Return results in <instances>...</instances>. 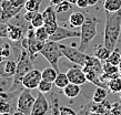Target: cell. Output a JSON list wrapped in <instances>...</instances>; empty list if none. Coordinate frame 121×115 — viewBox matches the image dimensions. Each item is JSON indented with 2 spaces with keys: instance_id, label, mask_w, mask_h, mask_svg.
Returning <instances> with one entry per match:
<instances>
[{
  "instance_id": "obj_8",
  "label": "cell",
  "mask_w": 121,
  "mask_h": 115,
  "mask_svg": "<svg viewBox=\"0 0 121 115\" xmlns=\"http://www.w3.org/2000/svg\"><path fill=\"white\" fill-rule=\"evenodd\" d=\"M81 36V31L80 30H71V29H67V28H62V27H58V29L55 33L49 37V40L51 41H56V42H59V41H62L65 39H71V38H80Z\"/></svg>"
},
{
  "instance_id": "obj_35",
  "label": "cell",
  "mask_w": 121,
  "mask_h": 115,
  "mask_svg": "<svg viewBox=\"0 0 121 115\" xmlns=\"http://www.w3.org/2000/svg\"><path fill=\"white\" fill-rule=\"evenodd\" d=\"M63 0H49V2H50V4L51 6H57V4H59L60 2H62Z\"/></svg>"
},
{
  "instance_id": "obj_22",
  "label": "cell",
  "mask_w": 121,
  "mask_h": 115,
  "mask_svg": "<svg viewBox=\"0 0 121 115\" xmlns=\"http://www.w3.org/2000/svg\"><path fill=\"white\" fill-rule=\"evenodd\" d=\"M107 61H108L109 63L113 64V65H118V67H119L121 64V53L118 51L117 49H114V50H112L110 56L108 58Z\"/></svg>"
},
{
  "instance_id": "obj_37",
  "label": "cell",
  "mask_w": 121,
  "mask_h": 115,
  "mask_svg": "<svg viewBox=\"0 0 121 115\" xmlns=\"http://www.w3.org/2000/svg\"><path fill=\"white\" fill-rule=\"evenodd\" d=\"M12 115H27V114H26V113H23V112L18 111V110H17L16 112H13V113H12Z\"/></svg>"
},
{
  "instance_id": "obj_17",
  "label": "cell",
  "mask_w": 121,
  "mask_h": 115,
  "mask_svg": "<svg viewBox=\"0 0 121 115\" xmlns=\"http://www.w3.org/2000/svg\"><path fill=\"white\" fill-rule=\"evenodd\" d=\"M13 76H0V92H9L13 85Z\"/></svg>"
},
{
  "instance_id": "obj_14",
  "label": "cell",
  "mask_w": 121,
  "mask_h": 115,
  "mask_svg": "<svg viewBox=\"0 0 121 115\" xmlns=\"http://www.w3.org/2000/svg\"><path fill=\"white\" fill-rule=\"evenodd\" d=\"M111 52H112V50H110V49H108L104 44H99L97 45L95 48V56H97L99 60H101V61H107L108 60V58L110 56Z\"/></svg>"
},
{
  "instance_id": "obj_23",
  "label": "cell",
  "mask_w": 121,
  "mask_h": 115,
  "mask_svg": "<svg viewBox=\"0 0 121 115\" xmlns=\"http://www.w3.org/2000/svg\"><path fill=\"white\" fill-rule=\"evenodd\" d=\"M42 0H27L25 8L27 11H38Z\"/></svg>"
},
{
  "instance_id": "obj_31",
  "label": "cell",
  "mask_w": 121,
  "mask_h": 115,
  "mask_svg": "<svg viewBox=\"0 0 121 115\" xmlns=\"http://www.w3.org/2000/svg\"><path fill=\"white\" fill-rule=\"evenodd\" d=\"M11 4L16 8H22L25 7V4H26L27 0H10Z\"/></svg>"
},
{
  "instance_id": "obj_9",
  "label": "cell",
  "mask_w": 121,
  "mask_h": 115,
  "mask_svg": "<svg viewBox=\"0 0 121 115\" xmlns=\"http://www.w3.org/2000/svg\"><path fill=\"white\" fill-rule=\"evenodd\" d=\"M67 75L69 78L70 83H74L78 85H83L84 83L88 81L83 70H82V67H80V65L70 67L69 70L67 71Z\"/></svg>"
},
{
  "instance_id": "obj_33",
  "label": "cell",
  "mask_w": 121,
  "mask_h": 115,
  "mask_svg": "<svg viewBox=\"0 0 121 115\" xmlns=\"http://www.w3.org/2000/svg\"><path fill=\"white\" fill-rule=\"evenodd\" d=\"M76 6H77L78 8H80V9H84V8H87L89 6L88 0H78Z\"/></svg>"
},
{
  "instance_id": "obj_36",
  "label": "cell",
  "mask_w": 121,
  "mask_h": 115,
  "mask_svg": "<svg viewBox=\"0 0 121 115\" xmlns=\"http://www.w3.org/2000/svg\"><path fill=\"white\" fill-rule=\"evenodd\" d=\"M98 1L99 0H88V4H89V6H95Z\"/></svg>"
},
{
  "instance_id": "obj_24",
  "label": "cell",
  "mask_w": 121,
  "mask_h": 115,
  "mask_svg": "<svg viewBox=\"0 0 121 115\" xmlns=\"http://www.w3.org/2000/svg\"><path fill=\"white\" fill-rule=\"evenodd\" d=\"M71 7H72V4H70L69 1H67V0H63L62 2H60L59 4L55 6L57 13H63V12L70 11V10H71Z\"/></svg>"
},
{
  "instance_id": "obj_16",
  "label": "cell",
  "mask_w": 121,
  "mask_h": 115,
  "mask_svg": "<svg viewBox=\"0 0 121 115\" xmlns=\"http://www.w3.org/2000/svg\"><path fill=\"white\" fill-rule=\"evenodd\" d=\"M44 19V23L49 22H56L57 21V11H56L55 6H49L44 9V11L42 12Z\"/></svg>"
},
{
  "instance_id": "obj_15",
  "label": "cell",
  "mask_w": 121,
  "mask_h": 115,
  "mask_svg": "<svg viewBox=\"0 0 121 115\" xmlns=\"http://www.w3.org/2000/svg\"><path fill=\"white\" fill-rule=\"evenodd\" d=\"M107 95H108V91H107L106 87H102V86H98L95 89L93 95H92V102L95 104H100L104 102L107 99Z\"/></svg>"
},
{
  "instance_id": "obj_1",
  "label": "cell",
  "mask_w": 121,
  "mask_h": 115,
  "mask_svg": "<svg viewBox=\"0 0 121 115\" xmlns=\"http://www.w3.org/2000/svg\"><path fill=\"white\" fill-rule=\"evenodd\" d=\"M106 12V24L103 31V44L108 49L114 50L121 32V9L116 12Z\"/></svg>"
},
{
  "instance_id": "obj_12",
  "label": "cell",
  "mask_w": 121,
  "mask_h": 115,
  "mask_svg": "<svg viewBox=\"0 0 121 115\" xmlns=\"http://www.w3.org/2000/svg\"><path fill=\"white\" fill-rule=\"evenodd\" d=\"M86 21V17H84L83 13L78 11L72 12L69 17V24L72 28H76V29H79L82 27V24Z\"/></svg>"
},
{
  "instance_id": "obj_3",
  "label": "cell",
  "mask_w": 121,
  "mask_h": 115,
  "mask_svg": "<svg viewBox=\"0 0 121 115\" xmlns=\"http://www.w3.org/2000/svg\"><path fill=\"white\" fill-rule=\"evenodd\" d=\"M40 54L47 60L52 67H55L57 71H59V60L61 56H63V53L60 49V45L58 44V42L51 40L46 41L43 48L40 51Z\"/></svg>"
},
{
  "instance_id": "obj_39",
  "label": "cell",
  "mask_w": 121,
  "mask_h": 115,
  "mask_svg": "<svg viewBox=\"0 0 121 115\" xmlns=\"http://www.w3.org/2000/svg\"><path fill=\"white\" fill-rule=\"evenodd\" d=\"M0 115H12V113H0Z\"/></svg>"
},
{
  "instance_id": "obj_38",
  "label": "cell",
  "mask_w": 121,
  "mask_h": 115,
  "mask_svg": "<svg viewBox=\"0 0 121 115\" xmlns=\"http://www.w3.org/2000/svg\"><path fill=\"white\" fill-rule=\"evenodd\" d=\"M67 1H69L70 4H77L78 0H67Z\"/></svg>"
},
{
  "instance_id": "obj_19",
  "label": "cell",
  "mask_w": 121,
  "mask_h": 115,
  "mask_svg": "<svg viewBox=\"0 0 121 115\" xmlns=\"http://www.w3.org/2000/svg\"><path fill=\"white\" fill-rule=\"evenodd\" d=\"M104 11L116 12L121 9V0H104Z\"/></svg>"
},
{
  "instance_id": "obj_25",
  "label": "cell",
  "mask_w": 121,
  "mask_h": 115,
  "mask_svg": "<svg viewBox=\"0 0 121 115\" xmlns=\"http://www.w3.org/2000/svg\"><path fill=\"white\" fill-rule=\"evenodd\" d=\"M31 24H32L36 29L37 28H40V27L44 26V19H43V16H42V13H40L39 11H37V13L35 15V17L32 18V20H31Z\"/></svg>"
},
{
  "instance_id": "obj_28",
  "label": "cell",
  "mask_w": 121,
  "mask_h": 115,
  "mask_svg": "<svg viewBox=\"0 0 121 115\" xmlns=\"http://www.w3.org/2000/svg\"><path fill=\"white\" fill-rule=\"evenodd\" d=\"M11 103L8 101L0 100V113H11Z\"/></svg>"
},
{
  "instance_id": "obj_40",
  "label": "cell",
  "mask_w": 121,
  "mask_h": 115,
  "mask_svg": "<svg viewBox=\"0 0 121 115\" xmlns=\"http://www.w3.org/2000/svg\"><path fill=\"white\" fill-rule=\"evenodd\" d=\"M2 2H4V0H0V11H1V4H2Z\"/></svg>"
},
{
  "instance_id": "obj_5",
  "label": "cell",
  "mask_w": 121,
  "mask_h": 115,
  "mask_svg": "<svg viewBox=\"0 0 121 115\" xmlns=\"http://www.w3.org/2000/svg\"><path fill=\"white\" fill-rule=\"evenodd\" d=\"M35 101L36 97H33V95L31 94V90L25 87L17 100V110L26 113L27 115H30Z\"/></svg>"
},
{
  "instance_id": "obj_41",
  "label": "cell",
  "mask_w": 121,
  "mask_h": 115,
  "mask_svg": "<svg viewBox=\"0 0 121 115\" xmlns=\"http://www.w3.org/2000/svg\"><path fill=\"white\" fill-rule=\"evenodd\" d=\"M120 96H121V92H120Z\"/></svg>"
},
{
  "instance_id": "obj_7",
  "label": "cell",
  "mask_w": 121,
  "mask_h": 115,
  "mask_svg": "<svg viewBox=\"0 0 121 115\" xmlns=\"http://www.w3.org/2000/svg\"><path fill=\"white\" fill-rule=\"evenodd\" d=\"M49 108H50V102H48L47 97L44 96V93L39 92L33 103L30 115H47L49 113Z\"/></svg>"
},
{
  "instance_id": "obj_30",
  "label": "cell",
  "mask_w": 121,
  "mask_h": 115,
  "mask_svg": "<svg viewBox=\"0 0 121 115\" xmlns=\"http://www.w3.org/2000/svg\"><path fill=\"white\" fill-rule=\"evenodd\" d=\"M60 115H79L72 108L68 106H60Z\"/></svg>"
},
{
  "instance_id": "obj_27",
  "label": "cell",
  "mask_w": 121,
  "mask_h": 115,
  "mask_svg": "<svg viewBox=\"0 0 121 115\" xmlns=\"http://www.w3.org/2000/svg\"><path fill=\"white\" fill-rule=\"evenodd\" d=\"M52 82H49V81H46V80H41L40 84H39V86H38V91L39 92H42V93H49L50 91H51L52 89Z\"/></svg>"
},
{
  "instance_id": "obj_10",
  "label": "cell",
  "mask_w": 121,
  "mask_h": 115,
  "mask_svg": "<svg viewBox=\"0 0 121 115\" xmlns=\"http://www.w3.org/2000/svg\"><path fill=\"white\" fill-rule=\"evenodd\" d=\"M17 72V61L4 59L0 62V76H15Z\"/></svg>"
},
{
  "instance_id": "obj_4",
  "label": "cell",
  "mask_w": 121,
  "mask_h": 115,
  "mask_svg": "<svg viewBox=\"0 0 121 115\" xmlns=\"http://www.w3.org/2000/svg\"><path fill=\"white\" fill-rule=\"evenodd\" d=\"M60 45V49L63 53V56L67 58L70 62L77 64V65H80V67H83L87 63V56L84 52H82L79 49L74 48V47H67L65 44H59Z\"/></svg>"
},
{
  "instance_id": "obj_6",
  "label": "cell",
  "mask_w": 121,
  "mask_h": 115,
  "mask_svg": "<svg viewBox=\"0 0 121 115\" xmlns=\"http://www.w3.org/2000/svg\"><path fill=\"white\" fill-rule=\"evenodd\" d=\"M42 80V73L37 69H32L27 73L22 79V85L26 89L29 90H37L39 84Z\"/></svg>"
},
{
  "instance_id": "obj_20",
  "label": "cell",
  "mask_w": 121,
  "mask_h": 115,
  "mask_svg": "<svg viewBox=\"0 0 121 115\" xmlns=\"http://www.w3.org/2000/svg\"><path fill=\"white\" fill-rule=\"evenodd\" d=\"M69 83H70V81H69V78H68L67 73H61V72H59L53 84H55L58 89H62L63 90L68 84H69Z\"/></svg>"
},
{
  "instance_id": "obj_21",
  "label": "cell",
  "mask_w": 121,
  "mask_h": 115,
  "mask_svg": "<svg viewBox=\"0 0 121 115\" xmlns=\"http://www.w3.org/2000/svg\"><path fill=\"white\" fill-rule=\"evenodd\" d=\"M107 87L112 93H120L121 92V78L118 76V78L109 80V82L107 83Z\"/></svg>"
},
{
  "instance_id": "obj_29",
  "label": "cell",
  "mask_w": 121,
  "mask_h": 115,
  "mask_svg": "<svg viewBox=\"0 0 121 115\" xmlns=\"http://www.w3.org/2000/svg\"><path fill=\"white\" fill-rule=\"evenodd\" d=\"M58 21H56V22H49V23H44V28H46V30L48 31V33L50 34V36H52V34L55 33L56 31H57V29H58Z\"/></svg>"
},
{
  "instance_id": "obj_13",
  "label": "cell",
  "mask_w": 121,
  "mask_h": 115,
  "mask_svg": "<svg viewBox=\"0 0 121 115\" xmlns=\"http://www.w3.org/2000/svg\"><path fill=\"white\" fill-rule=\"evenodd\" d=\"M80 92H81L80 85L74 84V83H69V84L63 89V94H65V96L68 97V99H76V97L79 96Z\"/></svg>"
},
{
  "instance_id": "obj_34",
  "label": "cell",
  "mask_w": 121,
  "mask_h": 115,
  "mask_svg": "<svg viewBox=\"0 0 121 115\" xmlns=\"http://www.w3.org/2000/svg\"><path fill=\"white\" fill-rule=\"evenodd\" d=\"M111 115H121V107L118 104H114V106L111 110Z\"/></svg>"
},
{
  "instance_id": "obj_26",
  "label": "cell",
  "mask_w": 121,
  "mask_h": 115,
  "mask_svg": "<svg viewBox=\"0 0 121 115\" xmlns=\"http://www.w3.org/2000/svg\"><path fill=\"white\" fill-rule=\"evenodd\" d=\"M49 37H50V34L48 33V31L46 30L44 26L36 29V38L37 39H39L41 41H48L49 40Z\"/></svg>"
},
{
  "instance_id": "obj_32",
  "label": "cell",
  "mask_w": 121,
  "mask_h": 115,
  "mask_svg": "<svg viewBox=\"0 0 121 115\" xmlns=\"http://www.w3.org/2000/svg\"><path fill=\"white\" fill-rule=\"evenodd\" d=\"M36 13H37V11H27L23 15V20L27 21V22H31V20H32V18L35 17Z\"/></svg>"
},
{
  "instance_id": "obj_18",
  "label": "cell",
  "mask_w": 121,
  "mask_h": 115,
  "mask_svg": "<svg viewBox=\"0 0 121 115\" xmlns=\"http://www.w3.org/2000/svg\"><path fill=\"white\" fill-rule=\"evenodd\" d=\"M41 73H42V80H46V81L55 83V80H56V78H57V75H58L59 72L56 70L55 67H52L51 65H50V67H46Z\"/></svg>"
},
{
  "instance_id": "obj_2",
  "label": "cell",
  "mask_w": 121,
  "mask_h": 115,
  "mask_svg": "<svg viewBox=\"0 0 121 115\" xmlns=\"http://www.w3.org/2000/svg\"><path fill=\"white\" fill-rule=\"evenodd\" d=\"M99 20L95 17H90V18H86V21L80 28L81 36H80V43L78 49L81 50L82 52H86L88 45L91 43L97 36V26H98Z\"/></svg>"
},
{
  "instance_id": "obj_11",
  "label": "cell",
  "mask_w": 121,
  "mask_h": 115,
  "mask_svg": "<svg viewBox=\"0 0 121 115\" xmlns=\"http://www.w3.org/2000/svg\"><path fill=\"white\" fill-rule=\"evenodd\" d=\"M7 38L11 42H20L25 38V32L20 26L11 24L8 22V36Z\"/></svg>"
}]
</instances>
